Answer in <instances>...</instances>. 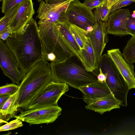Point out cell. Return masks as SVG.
Returning a JSON list of instances; mask_svg holds the SVG:
<instances>
[{
  "label": "cell",
  "mask_w": 135,
  "mask_h": 135,
  "mask_svg": "<svg viewBox=\"0 0 135 135\" xmlns=\"http://www.w3.org/2000/svg\"><path fill=\"white\" fill-rule=\"evenodd\" d=\"M69 90L66 83L51 81L32 100L28 109L57 105L58 100Z\"/></svg>",
  "instance_id": "cell-7"
},
{
  "label": "cell",
  "mask_w": 135,
  "mask_h": 135,
  "mask_svg": "<svg viewBox=\"0 0 135 135\" xmlns=\"http://www.w3.org/2000/svg\"><path fill=\"white\" fill-rule=\"evenodd\" d=\"M19 88V86L14 83L7 84L0 87V96L4 95H11L17 92Z\"/></svg>",
  "instance_id": "cell-24"
},
{
  "label": "cell",
  "mask_w": 135,
  "mask_h": 135,
  "mask_svg": "<svg viewBox=\"0 0 135 135\" xmlns=\"http://www.w3.org/2000/svg\"><path fill=\"white\" fill-rule=\"evenodd\" d=\"M11 35L10 31L9 29L0 33V39L3 41H6Z\"/></svg>",
  "instance_id": "cell-31"
},
{
  "label": "cell",
  "mask_w": 135,
  "mask_h": 135,
  "mask_svg": "<svg viewBox=\"0 0 135 135\" xmlns=\"http://www.w3.org/2000/svg\"><path fill=\"white\" fill-rule=\"evenodd\" d=\"M110 13L111 9L107 7V1L95 9L94 15L96 21L107 22Z\"/></svg>",
  "instance_id": "cell-23"
},
{
  "label": "cell",
  "mask_w": 135,
  "mask_h": 135,
  "mask_svg": "<svg viewBox=\"0 0 135 135\" xmlns=\"http://www.w3.org/2000/svg\"><path fill=\"white\" fill-rule=\"evenodd\" d=\"M22 121L19 119L16 118L6 124L1 126L0 131H8L17 129L23 126Z\"/></svg>",
  "instance_id": "cell-25"
},
{
  "label": "cell",
  "mask_w": 135,
  "mask_h": 135,
  "mask_svg": "<svg viewBox=\"0 0 135 135\" xmlns=\"http://www.w3.org/2000/svg\"><path fill=\"white\" fill-rule=\"evenodd\" d=\"M81 56L83 65L88 71L93 72L98 68V65L94 50L90 39L87 35L85 42L84 49L81 51Z\"/></svg>",
  "instance_id": "cell-18"
},
{
  "label": "cell",
  "mask_w": 135,
  "mask_h": 135,
  "mask_svg": "<svg viewBox=\"0 0 135 135\" xmlns=\"http://www.w3.org/2000/svg\"><path fill=\"white\" fill-rule=\"evenodd\" d=\"M25 0H3L1 7L2 13L6 14L12 8Z\"/></svg>",
  "instance_id": "cell-26"
},
{
  "label": "cell",
  "mask_w": 135,
  "mask_h": 135,
  "mask_svg": "<svg viewBox=\"0 0 135 135\" xmlns=\"http://www.w3.org/2000/svg\"><path fill=\"white\" fill-rule=\"evenodd\" d=\"M99 73L97 76V81L101 83H106L107 78L106 75L104 73L100 68H98Z\"/></svg>",
  "instance_id": "cell-30"
},
{
  "label": "cell",
  "mask_w": 135,
  "mask_h": 135,
  "mask_svg": "<svg viewBox=\"0 0 135 135\" xmlns=\"http://www.w3.org/2000/svg\"><path fill=\"white\" fill-rule=\"evenodd\" d=\"M122 54L127 62L131 64L135 62V36H131L123 49Z\"/></svg>",
  "instance_id": "cell-20"
},
{
  "label": "cell",
  "mask_w": 135,
  "mask_h": 135,
  "mask_svg": "<svg viewBox=\"0 0 135 135\" xmlns=\"http://www.w3.org/2000/svg\"><path fill=\"white\" fill-rule=\"evenodd\" d=\"M56 24L65 42L83 65V62L81 56V50L70 31V24L68 22H64Z\"/></svg>",
  "instance_id": "cell-17"
},
{
  "label": "cell",
  "mask_w": 135,
  "mask_h": 135,
  "mask_svg": "<svg viewBox=\"0 0 135 135\" xmlns=\"http://www.w3.org/2000/svg\"><path fill=\"white\" fill-rule=\"evenodd\" d=\"M38 29L43 59L61 62L75 55L64 41L56 24L46 22L39 25Z\"/></svg>",
  "instance_id": "cell-3"
},
{
  "label": "cell",
  "mask_w": 135,
  "mask_h": 135,
  "mask_svg": "<svg viewBox=\"0 0 135 135\" xmlns=\"http://www.w3.org/2000/svg\"><path fill=\"white\" fill-rule=\"evenodd\" d=\"M111 13L107 22L108 34L120 37L130 35L126 26L127 20L131 14L129 9L121 8Z\"/></svg>",
  "instance_id": "cell-12"
},
{
  "label": "cell",
  "mask_w": 135,
  "mask_h": 135,
  "mask_svg": "<svg viewBox=\"0 0 135 135\" xmlns=\"http://www.w3.org/2000/svg\"><path fill=\"white\" fill-rule=\"evenodd\" d=\"M71 58L59 63L50 64L52 75V81L65 83L78 89V87L89 84L98 82L97 76L99 73L88 71L82 64H80Z\"/></svg>",
  "instance_id": "cell-4"
},
{
  "label": "cell",
  "mask_w": 135,
  "mask_h": 135,
  "mask_svg": "<svg viewBox=\"0 0 135 135\" xmlns=\"http://www.w3.org/2000/svg\"><path fill=\"white\" fill-rule=\"evenodd\" d=\"M84 94L83 98L93 99L102 97L112 93L106 83L95 82L78 87Z\"/></svg>",
  "instance_id": "cell-16"
},
{
  "label": "cell",
  "mask_w": 135,
  "mask_h": 135,
  "mask_svg": "<svg viewBox=\"0 0 135 135\" xmlns=\"http://www.w3.org/2000/svg\"><path fill=\"white\" fill-rule=\"evenodd\" d=\"M18 91L10 97L0 108V119L7 122L15 117L18 108L16 103Z\"/></svg>",
  "instance_id": "cell-19"
},
{
  "label": "cell",
  "mask_w": 135,
  "mask_h": 135,
  "mask_svg": "<svg viewBox=\"0 0 135 135\" xmlns=\"http://www.w3.org/2000/svg\"><path fill=\"white\" fill-rule=\"evenodd\" d=\"M71 1H73L75 0H70Z\"/></svg>",
  "instance_id": "cell-36"
},
{
  "label": "cell",
  "mask_w": 135,
  "mask_h": 135,
  "mask_svg": "<svg viewBox=\"0 0 135 135\" xmlns=\"http://www.w3.org/2000/svg\"><path fill=\"white\" fill-rule=\"evenodd\" d=\"M98 68L107 75L106 83L121 106L127 105V95L129 90L128 84L114 62L107 54L102 56Z\"/></svg>",
  "instance_id": "cell-5"
},
{
  "label": "cell",
  "mask_w": 135,
  "mask_h": 135,
  "mask_svg": "<svg viewBox=\"0 0 135 135\" xmlns=\"http://www.w3.org/2000/svg\"><path fill=\"white\" fill-rule=\"evenodd\" d=\"M61 108L58 105L46 107L21 111L15 118L30 125L53 123L61 114Z\"/></svg>",
  "instance_id": "cell-8"
},
{
  "label": "cell",
  "mask_w": 135,
  "mask_h": 135,
  "mask_svg": "<svg viewBox=\"0 0 135 135\" xmlns=\"http://www.w3.org/2000/svg\"><path fill=\"white\" fill-rule=\"evenodd\" d=\"M135 2V0H121L113 5L111 9V12Z\"/></svg>",
  "instance_id": "cell-29"
},
{
  "label": "cell",
  "mask_w": 135,
  "mask_h": 135,
  "mask_svg": "<svg viewBox=\"0 0 135 135\" xmlns=\"http://www.w3.org/2000/svg\"><path fill=\"white\" fill-rule=\"evenodd\" d=\"M132 16L134 18H135V10H134L133 13L132 14Z\"/></svg>",
  "instance_id": "cell-34"
},
{
  "label": "cell",
  "mask_w": 135,
  "mask_h": 135,
  "mask_svg": "<svg viewBox=\"0 0 135 135\" xmlns=\"http://www.w3.org/2000/svg\"><path fill=\"white\" fill-rule=\"evenodd\" d=\"M70 0H53L49 4L42 1L37 11V17L39 19L38 24L48 22L51 20L61 8Z\"/></svg>",
  "instance_id": "cell-15"
},
{
  "label": "cell",
  "mask_w": 135,
  "mask_h": 135,
  "mask_svg": "<svg viewBox=\"0 0 135 135\" xmlns=\"http://www.w3.org/2000/svg\"><path fill=\"white\" fill-rule=\"evenodd\" d=\"M10 95H4L0 96V108H1L10 96Z\"/></svg>",
  "instance_id": "cell-32"
},
{
  "label": "cell",
  "mask_w": 135,
  "mask_h": 135,
  "mask_svg": "<svg viewBox=\"0 0 135 135\" xmlns=\"http://www.w3.org/2000/svg\"><path fill=\"white\" fill-rule=\"evenodd\" d=\"M35 12L32 0H25L21 3L9 23L8 28L11 35L21 33L33 18Z\"/></svg>",
  "instance_id": "cell-10"
},
{
  "label": "cell",
  "mask_w": 135,
  "mask_h": 135,
  "mask_svg": "<svg viewBox=\"0 0 135 135\" xmlns=\"http://www.w3.org/2000/svg\"><path fill=\"white\" fill-rule=\"evenodd\" d=\"M107 54L125 80L129 89L135 88V72L134 65L125 61L119 49L108 50Z\"/></svg>",
  "instance_id": "cell-13"
},
{
  "label": "cell",
  "mask_w": 135,
  "mask_h": 135,
  "mask_svg": "<svg viewBox=\"0 0 135 135\" xmlns=\"http://www.w3.org/2000/svg\"><path fill=\"white\" fill-rule=\"evenodd\" d=\"M87 105L86 108L102 114L114 109L119 108L121 102L112 93L105 96L93 99H83Z\"/></svg>",
  "instance_id": "cell-14"
},
{
  "label": "cell",
  "mask_w": 135,
  "mask_h": 135,
  "mask_svg": "<svg viewBox=\"0 0 135 135\" xmlns=\"http://www.w3.org/2000/svg\"><path fill=\"white\" fill-rule=\"evenodd\" d=\"M92 9L78 0L71 1L66 11L68 22L91 31L96 22Z\"/></svg>",
  "instance_id": "cell-6"
},
{
  "label": "cell",
  "mask_w": 135,
  "mask_h": 135,
  "mask_svg": "<svg viewBox=\"0 0 135 135\" xmlns=\"http://www.w3.org/2000/svg\"><path fill=\"white\" fill-rule=\"evenodd\" d=\"M37 1H38L39 2H41V1H42L43 0H37Z\"/></svg>",
  "instance_id": "cell-35"
},
{
  "label": "cell",
  "mask_w": 135,
  "mask_h": 135,
  "mask_svg": "<svg viewBox=\"0 0 135 135\" xmlns=\"http://www.w3.org/2000/svg\"><path fill=\"white\" fill-rule=\"evenodd\" d=\"M93 27V30L87 35L90 39L98 65L108 40L107 22L97 21Z\"/></svg>",
  "instance_id": "cell-11"
},
{
  "label": "cell",
  "mask_w": 135,
  "mask_h": 135,
  "mask_svg": "<svg viewBox=\"0 0 135 135\" xmlns=\"http://www.w3.org/2000/svg\"><path fill=\"white\" fill-rule=\"evenodd\" d=\"M3 0H1V1H2Z\"/></svg>",
  "instance_id": "cell-37"
},
{
  "label": "cell",
  "mask_w": 135,
  "mask_h": 135,
  "mask_svg": "<svg viewBox=\"0 0 135 135\" xmlns=\"http://www.w3.org/2000/svg\"><path fill=\"white\" fill-rule=\"evenodd\" d=\"M107 1V0H84L83 3L88 8L93 9L99 7Z\"/></svg>",
  "instance_id": "cell-28"
},
{
  "label": "cell",
  "mask_w": 135,
  "mask_h": 135,
  "mask_svg": "<svg viewBox=\"0 0 135 135\" xmlns=\"http://www.w3.org/2000/svg\"><path fill=\"white\" fill-rule=\"evenodd\" d=\"M120 0H107L108 8L111 9L113 5Z\"/></svg>",
  "instance_id": "cell-33"
},
{
  "label": "cell",
  "mask_w": 135,
  "mask_h": 135,
  "mask_svg": "<svg viewBox=\"0 0 135 135\" xmlns=\"http://www.w3.org/2000/svg\"><path fill=\"white\" fill-rule=\"evenodd\" d=\"M52 80L50 64L42 59L31 68L20 83L16 102L18 108L27 110L32 100Z\"/></svg>",
  "instance_id": "cell-2"
},
{
  "label": "cell",
  "mask_w": 135,
  "mask_h": 135,
  "mask_svg": "<svg viewBox=\"0 0 135 135\" xmlns=\"http://www.w3.org/2000/svg\"><path fill=\"white\" fill-rule=\"evenodd\" d=\"M126 26L130 35L135 36V18L133 17L131 14L127 19Z\"/></svg>",
  "instance_id": "cell-27"
},
{
  "label": "cell",
  "mask_w": 135,
  "mask_h": 135,
  "mask_svg": "<svg viewBox=\"0 0 135 135\" xmlns=\"http://www.w3.org/2000/svg\"><path fill=\"white\" fill-rule=\"evenodd\" d=\"M0 66L3 73L19 85L24 76L14 55L6 42L0 40Z\"/></svg>",
  "instance_id": "cell-9"
},
{
  "label": "cell",
  "mask_w": 135,
  "mask_h": 135,
  "mask_svg": "<svg viewBox=\"0 0 135 135\" xmlns=\"http://www.w3.org/2000/svg\"><path fill=\"white\" fill-rule=\"evenodd\" d=\"M70 24V31L79 46L81 51L84 49L85 41L88 32L75 25Z\"/></svg>",
  "instance_id": "cell-21"
},
{
  "label": "cell",
  "mask_w": 135,
  "mask_h": 135,
  "mask_svg": "<svg viewBox=\"0 0 135 135\" xmlns=\"http://www.w3.org/2000/svg\"><path fill=\"white\" fill-rule=\"evenodd\" d=\"M5 41L24 76L36 63L42 59L38 26L33 18L21 33L11 35Z\"/></svg>",
  "instance_id": "cell-1"
},
{
  "label": "cell",
  "mask_w": 135,
  "mask_h": 135,
  "mask_svg": "<svg viewBox=\"0 0 135 135\" xmlns=\"http://www.w3.org/2000/svg\"><path fill=\"white\" fill-rule=\"evenodd\" d=\"M20 5V4H19L12 8L1 18L0 33L9 29V23L16 13Z\"/></svg>",
  "instance_id": "cell-22"
}]
</instances>
